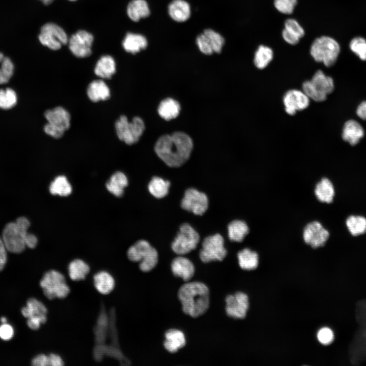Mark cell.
Masks as SVG:
<instances>
[{"instance_id":"cell-39","label":"cell","mask_w":366,"mask_h":366,"mask_svg":"<svg viewBox=\"0 0 366 366\" xmlns=\"http://www.w3.org/2000/svg\"><path fill=\"white\" fill-rule=\"evenodd\" d=\"M348 230L353 236H358L366 232V218L361 216H350L346 221Z\"/></svg>"},{"instance_id":"cell-17","label":"cell","mask_w":366,"mask_h":366,"mask_svg":"<svg viewBox=\"0 0 366 366\" xmlns=\"http://www.w3.org/2000/svg\"><path fill=\"white\" fill-rule=\"evenodd\" d=\"M206 195L194 188L187 189L181 202V207L196 215H202L208 208Z\"/></svg>"},{"instance_id":"cell-34","label":"cell","mask_w":366,"mask_h":366,"mask_svg":"<svg viewBox=\"0 0 366 366\" xmlns=\"http://www.w3.org/2000/svg\"><path fill=\"white\" fill-rule=\"evenodd\" d=\"M128 184V180L125 174L120 171H117L107 182L106 188L113 195L120 197L123 195L124 188Z\"/></svg>"},{"instance_id":"cell-5","label":"cell","mask_w":366,"mask_h":366,"mask_svg":"<svg viewBox=\"0 0 366 366\" xmlns=\"http://www.w3.org/2000/svg\"><path fill=\"white\" fill-rule=\"evenodd\" d=\"M29 226L25 221L10 222L5 226L2 239L7 251L20 253L24 250L26 247L24 238Z\"/></svg>"},{"instance_id":"cell-53","label":"cell","mask_w":366,"mask_h":366,"mask_svg":"<svg viewBox=\"0 0 366 366\" xmlns=\"http://www.w3.org/2000/svg\"><path fill=\"white\" fill-rule=\"evenodd\" d=\"M356 114L360 118L366 120V101L361 102L358 106Z\"/></svg>"},{"instance_id":"cell-38","label":"cell","mask_w":366,"mask_h":366,"mask_svg":"<svg viewBox=\"0 0 366 366\" xmlns=\"http://www.w3.org/2000/svg\"><path fill=\"white\" fill-rule=\"evenodd\" d=\"M72 191V187L66 176H57L50 184L49 191L52 195L60 196L69 195Z\"/></svg>"},{"instance_id":"cell-47","label":"cell","mask_w":366,"mask_h":366,"mask_svg":"<svg viewBox=\"0 0 366 366\" xmlns=\"http://www.w3.org/2000/svg\"><path fill=\"white\" fill-rule=\"evenodd\" d=\"M13 335L14 329L11 325L5 323L0 325V338L2 340H10L13 338Z\"/></svg>"},{"instance_id":"cell-51","label":"cell","mask_w":366,"mask_h":366,"mask_svg":"<svg viewBox=\"0 0 366 366\" xmlns=\"http://www.w3.org/2000/svg\"><path fill=\"white\" fill-rule=\"evenodd\" d=\"M49 365L50 366H62L64 365V362L62 357L57 354L51 353L48 355Z\"/></svg>"},{"instance_id":"cell-46","label":"cell","mask_w":366,"mask_h":366,"mask_svg":"<svg viewBox=\"0 0 366 366\" xmlns=\"http://www.w3.org/2000/svg\"><path fill=\"white\" fill-rule=\"evenodd\" d=\"M317 336L319 342L324 345L330 344L334 339L333 331L331 329L326 327H323L319 329Z\"/></svg>"},{"instance_id":"cell-8","label":"cell","mask_w":366,"mask_h":366,"mask_svg":"<svg viewBox=\"0 0 366 366\" xmlns=\"http://www.w3.org/2000/svg\"><path fill=\"white\" fill-rule=\"evenodd\" d=\"M128 258L133 262H139V268L144 272L154 269L158 261L157 250L145 240L137 241L127 252Z\"/></svg>"},{"instance_id":"cell-2","label":"cell","mask_w":366,"mask_h":366,"mask_svg":"<svg viewBox=\"0 0 366 366\" xmlns=\"http://www.w3.org/2000/svg\"><path fill=\"white\" fill-rule=\"evenodd\" d=\"M182 310L190 316L196 318L204 314L209 306V292L207 287L199 282L183 285L178 292Z\"/></svg>"},{"instance_id":"cell-37","label":"cell","mask_w":366,"mask_h":366,"mask_svg":"<svg viewBox=\"0 0 366 366\" xmlns=\"http://www.w3.org/2000/svg\"><path fill=\"white\" fill-rule=\"evenodd\" d=\"M170 183L168 180L154 176L152 178L148 186L150 193L157 198H162L166 196L169 191Z\"/></svg>"},{"instance_id":"cell-13","label":"cell","mask_w":366,"mask_h":366,"mask_svg":"<svg viewBox=\"0 0 366 366\" xmlns=\"http://www.w3.org/2000/svg\"><path fill=\"white\" fill-rule=\"evenodd\" d=\"M227 253L224 247V239L221 234L217 233L204 239L199 256L202 262L207 263L212 261H222Z\"/></svg>"},{"instance_id":"cell-42","label":"cell","mask_w":366,"mask_h":366,"mask_svg":"<svg viewBox=\"0 0 366 366\" xmlns=\"http://www.w3.org/2000/svg\"><path fill=\"white\" fill-rule=\"evenodd\" d=\"M17 101V95L12 88L0 89V108L9 109L16 105Z\"/></svg>"},{"instance_id":"cell-1","label":"cell","mask_w":366,"mask_h":366,"mask_svg":"<svg viewBox=\"0 0 366 366\" xmlns=\"http://www.w3.org/2000/svg\"><path fill=\"white\" fill-rule=\"evenodd\" d=\"M193 148L192 138L183 132L162 135L155 145L157 156L171 167H178L185 163L189 159Z\"/></svg>"},{"instance_id":"cell-26","label":"cell","mask_w":366,"mask_h":366,"mask_svg":"<svg viewBox=\"0 0 366 366\" xmlns=\"http://www.w3.org/2000/svg\"><path fill=\"white\" fill-rule=\"evenodd\" d=\"M116 63L113 57L109 55H104L97 61L94 73L100 79H110L116 73Z\"/></svg>"},{"instance_id":"cell-44","label":"cell","mask_w":366,"mask_h":366,"mask_svg":"<svg viewBox=\"0 0 366 366\" xmlns=\"http://www.w3.org/2000/svg\"><path fill=\"white\" fill-rule=\"evenodd\" d=\"M297 0H274V5L281 13L286 14H291L295 6Z\"/></svg>"},{"instance_id":"cell-6","label":"cell","mask_w":366,"mask_h":366,"mask_svg":"<svg viewBox=\"0 0 366 366\" xmlns=\"http://www.w3.org/2000/svg\"><path fill=\"white\" fill-rule=\"evenodd\" d=\"M114 128L119 140L132 145L139 140L145 130V124L139 116L134 117L130 121L126 115H121L115 121Z\"/></svg>"},{"instance_id":"cell-15","label":"cell","mask_w":366,"mask_h":366,"mask_svg":"<svg viewBox=\"0 0 366 366\" xmlns=\"http://www.w3.org/2000/svg\"><path fill=\"white\" fill-rule=\"evenodd\" d=\"M329 231L319 221H313L307 224L302 230L304 243L314 249L324 246L329 237Z\"/></svg>"},{"instance_id":"cell-23","label":"cell","mask_w":366,"mask_h":366,"mask_svg":"<svg viewBox=\"0 0 366 366\" xmlns=\"http://www.w3.org/2000/svg\"><path fill=\"white\" fill-rule=\"evenodd\" d=\"M122 46L126 52L135 54L147 48L148 41L143 35L128 32L123 40Z\"/></svg>"},{"instance_id":"cell-30","label":"cell","mask_w":366,"mask_h":366,"mask_svg":"<svg viewBox=\"0 0 366 366\" xmlns=\"http://www.w3.org/2000/svg\"><path fill=\"white\" fill-rule=\"evenodd\" d=\"M165 341L164 346L170 353H175L185 346L186 339L184 333L179 330L172 329L168 330L165 334Z\"/></svg>"},{"instance_id":"cell-25","label":"cell","mask_w":366,"mask_h":366,"mask_svg":"<svg viewBox=\"0 0 366 366\" xmlns=\"http://www.w3.org/2000/svg\"><path fill=\"white\" fill-rule=\"evenodd\" d=\"M314 194L317 199L321 203H332L335 195V190L331 181L327 177L322 178L315 185Z\"/></svg>"},{"instance_id":"cell-14","label":"cell","mask_w":366,"mask_h":366,"mask_svg":"<svg viewBox=\"0 0 366 366\" xmlns=\"http://www.w3.org/2000/svg\"><path fill=\"white\" fill-rule=\"evenodd\" d=\"M225 41L220 33L211 28H206L197 36L195 43L201 53L210 55L221 53Z\"/></svg>"},{"instance_id":"cell-28","label":"cell","mask_w":366,"mask_h":366,"mask_svg":"<svg viewBox=\"0 0 366 366\" xmlns=\"http://www.w3.org/2000/svg\"><path fill=\"white\" fill-rule=\"evenodd\" d=\"M127 14L134 22H138L141 19L149 16L150 10L145 0H132L127 7Z\"/></svg>"},{"instance_id":"cell-45","label":"cell","mask_w":366,"mask_h":366,"mask_svg":"<svg viewBox=\"0 0 366 366\" xmlns=\"http://www.w3.org/2000/svg\"><path fill=\"white\" fill-rule=\"evenodd\" d=\"M285 29L294 36L300 39L304 35V30L295 19H288L285 22Z\"/></svg>"},{"instance_id":"cell-54","label":"cell","mask_w":366,"mask_h":366,"mask_svg":"<svg viewBox=\"0 0 366 366\" xmlns=\"http://www.w3.org/2000/svg\"><path fill=\"white\" fill-rule=\"evenodd\" d=\"M40 1H41L43 3V4H44L45 5H49L51 4L53 2L54 0H40Z\"/></svg>"},{"instance_id":"cell-55","label":"cell","mask_w":366,"mask_h":366,"mask_svg":"<svg viewBox=\"0 0 366 366\" xmlns=\"http://www.w3.org/2000/svg\"><path fill=\"white\" fill-rule=\"evenodd\" d=\"M1 321L3 323H6L7 319L5 317H3L1 318Z\"/></svg>"},{"instance_id":"cell-9","label":"cell","mask_w":366,"mask_h":366,"mask_svg":"<svg viewBox=\"0 0 366 366\" xmlns=\"http://www.w3.org/2000/svg\"><path fill=\"white\" fill-rule=\"evenodd\" d=\"M302 87V91L310 99L316 102H322L333 90L334 83L330 77L319 70L311 80L303 82Z\"/></svg>"},{"instance_id":"cell-12","label":"cell","mask_w":366,"mask_h":366,"mask_svg":"<svg viewBox=\"0 0 366 366\" xmlns=\"http://www.w3.org/2000/svg\"><path fill=\"white\" fill-rule=\"evenodd\" d=\"M38 39L43 45L52 50H59L69 41L65 30L52 22L46 23L41 27Z\"/></svg>"},{"instance_id":"cell-36","label":"cell","mask_w":366,"mask_h":366,"mask_svg":"<svg viewBox=\"0 0 366 366\" xmlns=\"http://www.w3.org/2000/svg\"><path fill=\"white\" fill-rule=\"evenodd\" d=\"M89 270L88 265L81 259L73 260L70 263L68 266L69 275L73 281L84 280L88 273Z\"/></svg>"},{"instance_id":"cell-24","label":"cell","mask_w":366,"mask_h":366,"mask_svg":"<svg viewBox=\"0 0 366 366\" xmlns=\"http://www.w3.org/2000/svg\"><path fill=\"white\" fill-rule=\"evenodd\" d=\"M171 270L173 274L180 277L185 281L190 280L195 272V267L193 263L188 259L182 256H178L172 261Z\"/></svg>"},{"instance_id":"cell-32","label":"cell","mask_w":366,"mask_h":366,"mask_svg":"<svg viewBox=\"0 0 366 366\" xmlns=\"http://www.w3.org/2000/svg\"><path fill=\"white\" fill-rule=\"evenodd\" d=\"M180 110V106L178 102L171 98L162 100L158 108L159 115L166 120L176 118L179 115Z\"/></svg>"},{"instance_id":"cell-20","label":"cell","mask_w":366,"mask_h":366,"mask_svg":"<svg viewBox=\"0 0 366 366\" xmlns=\"http://www.w3.org/2000/svg\"><path fill=\"white\" fill-rule=\"evenodd\" d=\"M110 319L103 306L99 313L94 332L95 345H103L106 344L110 333Z\"/></svg>"},{"instance_id":"cell-49","label":"cell","mask_w":366,"mask_h":366,"mask_svg":"<svg viewBox=\"0 0 366 366\" xmlns=\"http://www.w3.org/2000/svg\"><path fill=\"white\" fill-rule=\"evenodd\" d=\"M7 250L0 237V271L4 268L7 260Z\"/></svg>"},{"instance_id":"cell-11","label":"cell","mask_w":366,"mask_h":366,"mask_svg":"<svg viewBox=\"0 0 366 366\" xmlns=\"http://www.w3.org/2000/svg\"><path fill=\"white\" fill-rule=\"evenodd\" d=\"M200 239L199 234L188 223L182 224L176 237L172 242L171 248L177 255L189 253L196 249Z\"/></svg>"},{"instance_id":"cell-4","label":"cell","mask_w":366,"mask_h":366,"mask_svg":"<svg viewBox=\"0 0 366 366\" xmlns=\"http://www.w3.org/2000/svg\"><path fill=\"white\" fill-rule=\"evenodd\" d=\"M110 327L109 344L104 345H95L94 348V357L97 361H101L105 356L118 360L121 364L129 365L130 360L125 357L118 344V333L115 326V316L113 309L109 313Z\"/></svg>"},{"instance_id":"cell-27","label":"cell","mask_w":366,"mask_h":366,"mask_svg":"<svg viewBox=\"0 0 366 366\" xmlns=\"http://www.w3.org/2000/svg\"><path fill=\"white\" fill-rule=\"evenodd\" d=\"M21 314L26 318H36L40 319L43 323L47 320V310L45 306L40 301L35 298H29L26 306L21 309Z\"/></svg>"},{"instance_id":"cell-48","label":"cell","mask_w":366,"mask_h":366,"mask_svg":"<svg viewBox=\"0 0 366 366\" xmlns=\"http://www.w3.org/2000/svg\"><path fill=\"white\" fill-rule=\"evenodd\" d=\"M32 364L34 366H48V356L43 354H39L33 359Z\"/></svg>"},{"instance_id":"cell-31","label":"cell","mask_w":366,"mask_h":366,"mask_svg":"<svg viewBox=\"0 0 366 366\" xmlns=\"http://www.w3.org/2000/svg\"><path fill=\"white\" fill-rule=\"evenodd\" d=\"M249 232V225L243 220H234L228 225V234L231 241L240 242Z\"/></svg>"},{"instance_id":"cell-10","label":"cell","mask_w":366,"mask_h":366,"mask_svg":"<svg viewBox=\"0 0 366 366\" xmlns=\"http://www.w3.org/2000/svg\"><path fill=\"white\" fill-rule=\"evenodd\" d=\"M40 285L44 294L49 299L64 298L70 293V288L66 283L64 276L55 270H50L45 272L40 281Z\"/></svg>"},{"instance_id":"cell-33","label":"cell","mask_w":366,"mask_h":366,"mask_svg":"<svg viewBox=\"0 0 366 366\" xmlns=\"http://www.w3.org/2000/svg\"><path fill=\"white\" fill-rule=\"evenodd\" d=\"M94 284L99 293L102 294H107L113 290L115 281L109 272L106 271H101L94 275Z\"/></svg>"},{"instance_id":"cell-19","label":"cell","mask_w":366,"mask_h":366,"mask_svg":"<svg viewBox=\"0 0 366 366\" xmlns=\"http://www.w3.org/2000/svg\"><path fill=\"white\" fill-rule=\"evenodd\" d=\"M283 103L286 112L293 115L296 111L304 110L309 106L310 98L303 91L291 89L285 93Z\"/></svg>"},{"instance_id":"cell-40","label":"cell","mask_w":366,"mask_h":366,"mask_svg":"<svg viewBox=\"0 0 366 366\" xmlns=\"http://www.w3.org/2000/svg\"><path fill=\"white\" fill-rule=\"evenodd\" d=\"M272 58V49L267 46L260 45L255 52L254 63L257 68L263 69L268 65Z\"/></svg>"},{"instance_id":"cell-50","label":"cell","mask_w":366,"mask_h":366,"mask_svg":"<svg viewBox=\"0 0 366 366\" xmlns=\"http://www.w3.org/2000/svg\"><path fill=\"white\" fill-rule=\"evenodd\" d=\"M282 37L284 40L291 45H295L299 41V38L291 34L285 28L282 32Z\"/></svg>"},{"instance_id":"cell-3","label":"cell","mask_w":366,"mask_h":366,"mask_svg":"<svg viewBox=\"0 0 366 366\" xmlns=\"http://www.w3.org/2000/svg\"><path fill=\"white\" fill-rule=\"evenodd\" d=\"M44 116L47 123L44 126V131L53 138H61L71 126V115L62 106L46 110Z\"/></svg>"},{"instance_id":"cell-22","label":"cell","mask_w":366,"mask_h":366,"mask_svg":"<svg viewBox=\"0 0 366 366\" xmlns=\"http://www.w3.org/2000/svg\"><path fill=\"white\" fill-rule=\"evenodd\" d=\"M86 95L92 102L97 103L108 100L111 92L104 80L100 78L89 83L86 89Z\"/></svg>"},{"instance_id":"cell-52","label":"cell","mask_w":366,"mask_h":366,"mask_svg":"<svg viewBox=\"0 0 366 366\" xmlns=\"http://www.w3.org/2000/svg\"><path fill=\"white\" fill-rule=\"evenodd\" d=\"M24 240L26 246L30 249L35 248L38 242L37 237L35 235L28 232L25 236Z\"/></svg>"},{"instance_id":"cell-56","label":"cell","mask_w":366,"mask_h":366,"mask_svg":"<svg viewBox=\"0 0 366 366\" xmlns=\"http://www.w3.org/2000/svg\"><path fill=\"white\" fill-rule=\"evenodd\" d=\"M69 1H71V2H74V1H77V0H69Z\"/></svg>"},{"instance_id":"cell-35","label":"cell","mask_w":366,"mask_h":366,"mask_svg":"<svg viewBox=\"0 0 366 366\" xmlns=\"http://www.w3.org/2000/svg\"><path fill=\"white\" fill-rule=\"evenodd\" d=\"M239 266L245 270H253L256 268L259 263V256L255 251L249 248H245L237 254Z\"/></svg>"},{"instance_id":"cell-21","label":"cell","mask_w":366,"mask_h":366,"mask_svg":"<svg viewBox=\"0 0 366 366\" xmlns=\"http://www.w3.org/2000/svg\"><path fill=\"white\" fill-rule=\"evenodd\" d=\"M167 11L173 20L179 23L187 21L191 15L190 5L185 0H172L168 6Z\"/></svg>"},{"instance_id":"cell-29","label":"cell","mask_w":366,"mask_h":366,"mask_svg":"<svg viewBox=\"0 0 366 366\" xmlns=\"http://www.w3.org/2000/svg\"><path fill=\"white\" fill-rule=\"evenodd\" d=\"M364 134L362 127L357 121L349 120L344 126L342 138L351 145L357 144Z\"/></svg>"},{"instance_id":"cell-43","label":"cell","mask_w":366,"mask_h":366,"mask_svg":"<svg viewBox=\"0 0 366 366\" xmlns=\"http://www.w3.org/2000/svg\"><path fill=\"white\" fill-rule=\"evenodd\" d=\"M350 48L360 59L366 60V40L363 38H353L350 43Z\"/></svg>"},{"instance_id":"cell-16","label":"cell","mask_w":366,"mask_h":366,"mask_svg":"<svg viewBox=\"0 0 366 366\" xmlns=\"http://www.w3.org/2000/svg\"><path fill=\"white\" fill-rule=\"evenodd\" d=\"M93 35L85 30H79L69 39V48L72 53L78 58H85L92 53Z\"/></svg>"},{"instance_id":"cell-18","label":"cell","mask_w":366,"mask_h":366,"mask_svg":"<svg viewBox=\"0 0 366 366\" xmlns=\"http://www.w3.org/2000/svg\"><path fill=\"white\" fill-rule=\"evenodd\" d=\"M226 312L231 317L244 318L249 308V298L242 292H237L234 295H228L226 299Z\"/></svg>"},{"instance_id":"cell-41","label":"cell","mask_w":366,"mask_h":366,"mask_svg":"<svg viewBox=\"0 0 366 366\" xmlns=\"http://www.w3.org/2000/svg\"><path fill=\"white\" fill-rule=\"evenodd\" d=\"M14 70L13 62L9 57L0 52V84L9 81Z\"/></svg>"},{"instance_id":"cell-7","label":"cell","mask_w":366,"mask_h":366,"mask_svg":"<svg viewBox=\"0 0 366 366\" xmlns=\"http://www.w3.org/2000/svg\"><path fill=\"white\" fill-rule=\"evenodd\" d=\"M340 52V46L333 38L322 36L313 42L310 53L315 60L331 67L336 62Z\"/></svg>"}]
</instances>
